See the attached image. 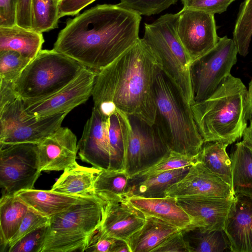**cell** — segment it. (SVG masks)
<instances>
[{"label": "cell", "mask_w": 252, "mask_h": 252, "mask_svg": "<svg viewBox=\"0 0 252 252\" xmlns=\"http://www.w3.org/2000/svg\"><path fill=\"white\" fill-rule=\"evenodd\" d=\"M141 20L118 4L97 5L67 21L53 49L97 72L137 41Z\"/></svg>", "instance_id": "obj_1"}, {"label": "cell", "mask_w": 252, "mask_h": 252, "mask_svg": "<svg viewBox=\"0 0 252 252\" xmlns=\"http://www.w3.org/2000/svg\"><path fill=\"white\" fill-rule=\"evenodd\" d=\"M163 69L158 56L139 38L108 66L97 72L92 96L94 106L107 118L116 110L155 123V84Z\"/></svg>", "instance_id": "obj_2"}, {"label": "cell", "mask_w": 252, "mask_h": 252, "mask_svg": "<svg viewBox=\"0 0 252 252\" xmlns=\"http://www.w3.org/2000/svg\"><path fill=\"white\" fill-rule=\"evenodd\" d=\"M248 90L241 80L230 74L206 99L190 105L204 142L231 144L247 127Z\"/></svg>", "instance_id": "obj_3"}, {"label": "cell", "mask_w": 252, "mask_h": 252, "mask_svg": "<svg viewBox=\"0 0 252 252\" xmlns=\"http://www.w3.org/2000/svg\"><path fill=\"white\" fill-rule=\"evenodd\" d=\"M155 123L170 151L195 157L204 141L190 105L176 86L162 71L156 80Z\"/></svg>", "instance_id": "obj_4"}, {"label": "cell", "mask_w": 252, "mask_h": 252, "mask_svg": "<svg viewBox=\"0 0 252 252\" xmlns=\"http://www.w3.org/2000/svg\"><path fill=\"white\" fill-rule=\"evenodd\" d=\"M107 204L94 193L51 217L41 252H85L102 224Z\"/></svg>", "instance_id": "obj_5"}, {"label": "cell", "mask_w": 252, "mask_h": 252, "mask_svg": "<svg viewBox=\"0 0 252 252\" xmlns=\"http://www.w3.org/2000/svg\"><path fill=\"white\" fill-rule=\"evenodd\" d=\"M85 67L54 50H41L13 84L16 95L24 101H36L58 92L75 79Z\"/></svg>", "instance_id": "obj_6"}, {"label": "cell", "mask_w": 252, "mask_h": 252, "mask_svg": "<svg viewBox=\"0 0 252 252\" xmlns=\"http://www.w3.org/2000/svg\"><path fill=\"white\" fill-rule=\"evenodd\" d=\"M67 114L33 117L26 113L23 100L17 97L0 108V145L38 144L61 126Z\"/></svg>", "instance_id": "obj_7"}, {"label": "cell", "mask_w": 252, "mask_h": 252, "mask_svg": "<svg viewBox=\"0 0 252 252\" xmlns=\"http://www.w3.org/2000/svg\"><path fill=\"white\" fill-rule=\"evenodd\" d=\"M170 151L155 124L151 126L137 117L128 116L123 170L130 179L154 164Z\"/></svg>", "instance_id": "obj_8"}, {"label": "cell", "mask_w": 252, "mask_h": 252, "mask_svg": "<svg viewBox=\"0 0 252 252\" xmlns=\"http://www.w3.org/2000/svg\"><path fill=\"white\" fill-rule=\"evenodd\" d=\"M238 53L233 39L225 35L220 37L214 48L192 63L194 103L209 97L230 74Z\"/></svg>", "instance_id": "obj_9"}, {"label": "cell", "mask_w": 252, "mask_h": 252, "mask_svg": "<svg viewBox=\"0 0 252 252\" xmlns=\"http://www.w3.org/2000/svg\"><path fill=\"white\" fill-rule=\"evenodd\" d=\"M37 144L0 145V185L3 194L33 189L41 172Z\"/></svg>", "instance_id": "obj_10"}, {"label": "cell", "mask_w": 252, "mask_h": 252, "mask_svg": "<svg viewBox=\"0 0 252 252\" xmlns=\"http://www.w3.org/2000/svg\"><path fill=\"white\" fill-rule=\"evenodd\" d=\"M96 73L84 67L75 79L55 94L36 101H23L25 111L36 118L68 113L92 95Z\"/></svg>", "instance_id": "obj_11"}, {"label": "cell", "mask_w": 252, "mask_h": 252, "mask_svg": "<svg viewBox=\"0 0 252 252\" xmlns=\"http://www.w3.org/2000/svg\"><path fill=\"white\" fill-rule=\"evenodd\" d=\"M177 32L191 63L214 48L220 38L214 15L184 7L179 12Z\"/></svg>", "instance_id": "obj_12"}, {"label": "cell", "mask_w": 252, "mask_h": 252, "mask_svg": "<svg viewBox=\"0 0 252 252\" xmlns=\"http://www.w3.org/2000/svg\"><path fill=\"white\" fill-rule=\"evenodd\" d=\"M78 155L84 162L100 170H113L115 154L108 133V117L93 107L78 143Z\"/></svg>", "instance_id": "obj_13"}, {"label": "cell", "mask_w": 252, "mask_h": 252, "mask_svg": "<svg viewBox=\"0 0 252 252\" xmlns=\"http://www.w3.org/2000/svg\"><path fill=\"white\" fill-rule=\"evenodd\" d=\"M166 196H199L233 199L231 186L202 163L192 165L187 174L165 191Z\"/></svg>", "instance_id": "obj_14"}, {"label": "cell", "mask_w": 252, "mask_h": 252, "mask_svg": "<svg viewBox=\"0 0 252 252\" xmlns=\"http://www.w3.org/2000/svg\"><path fill=\"white\" fill-rule=\"evenodd\" d=\"M107 202L100 229L105 235L127 242L143 225L146 216L127 197L114 194L100 196Z\"/></svg>", "instance_id": "obj_15"}, {"label": "cell", "mask_w": 252, "mask_h": 252, "mask_svg": "<svg viewBox=\"0 0 252 252\" xmlns=\"http://www.w3.org/2000/svg\"><path fill=\"white\" fill-rule=\"evenodd\" d=\"M176 202L189 215L190 224L187 228L204 230H223L233 199L199 196L177 197Z\"/></svg>", "instance_id": "obj_16"}, {"label": "cell", "mask_w": 252, "mask_h": 252, "mask_svg": "<svg viewBox=\"0 0 252 252\" xmlns=\"http://www.w3.org/2000/svg\"><path fill=\"white\" fill-rule=\"evenodd\" d=\"M42 171H63L76 162L77 137L68 127H60L37 144Z\"/></svg>", "instance_id": "obj_17"}, {"label": "cell", "mask_w": 252, "mask_h": 252, "mask_svg": "<svg viewBox=\"0 0 252 252\" xmlns=\"http://www.w3.org/2000/svg\"><path fill=\"white\" fill-rule=\"evenodd\" d=\"M232 252H252V197L234 196L223 229Z\"/></svg>", "instance_id": "obj_18"}, {"label": "cell", "mask_w": 252, "mask_h": 252, "mask_svg": "<svg viewBox=\"0 0 252 252\" xmlns=\"http://www.w3.org/2000/svg\"><path fill=\"white\" fill-rule=\"evenodd\" d=\"M129 202L146 216L158 218L183 230L191 223L189 215L176 202L174 197L144 198L131 196Z\"/></svg>", "instance_id": "obj_19"}, {"label": "cell", "mask_w": 252, "mask_h": 252, "mask_svg": "<svg viewBox=\"0 0 252 252\" xmlns=\"http://www.w3.org/2000/svg\"><path fill=\"white\" fill-rule=\"evenodd\" d=\"M15 195L30 209L49 218L67 210L89 196L68 195L51 190L34 189L21 190Z\"/></svg>", "instance_id": "obj_20"}, {"label": "cell", "mask_w": 252, "mask_h": 252, "mask_svg": "<svg viewBox=\"0 0 252 252\" xmlns=\"http://www.w3.org/2000/svg\"><path fill=\"white\" fill-rule=\"evenodd\" d=\"M44 42L42 33L17 24L0 26V52L14 51L32 60L42 50Z\"/></svg>", "instance_id": "obj_21"}, {"label": "cell", "mask_w": 252, "mask_h": 252, "mask_svg": "<svg viewBox=\"0 0 252 252\" xmlns=\"http://www.w3.org/2000/svg\"><path fill=\"white\" fill-rule=\"evenodd\" d=\"M158 218L146 216L143 225L128 239L130 252H153L168 237L180 230Z\"/></svg>", "instance_id": "obj_22"}, {"label": "cell", "mask_w": 252, "mask_h": 252, "mask_svg": "<svg viewBox=\"0 0 252 252\" xmlns=\"http://www.w3.org/2000/svg\"><path fill=\"white\" fill-rule=\"evenodd\" d=\"M100 169L81 166L76 162L63 170L50 189L73 196H87L94 193V184Z\"/></svg>", "instance_id": "obj_23"}, {"label": "cell", "mask_w": 252, "mask_h": 252, "mask_svg": "<svg viewBox=\"0 0 252 252\" xmlns=\"http://www.w3.org/2000/svg\"><path fill=\"white\" fill-rule=\"evenodd\" d=\"M230 158L231 187L234 196L252 197V146L243 140L237 143Z\"/></svg>", "instance_id": "obj_24"}, {"label": "cell", "mask_w": 252, "mask_h": 252, "mask_svg": "<svg viewBox=\"0 0 252 252\" xmlns=\"http://www.w3.org/2000/svg\"><path fill=\"white\" fill-rule=\"evenodd\" d=\"M191 166L166 171L130 183L125 196L127 198L131 196L165 197L166 190L181 180L187 174Z\"/></svg>", "instance_id": "obj_25"}, {"label": "cell", "mask_w": 252, "mask_h": 252, "mask_svg": "<svg viewBox=\"0 0 252 252\" xmlns=\"http://www.w3.org/2000/svg\"><path fill=\"white\" fill-rule=\"evenodd\" d=\"M29 209L16 195H2L0 200V252L6 251Z\"/></svg>", "instance_id": "obj_26"}, {"label": "cell", "mask_w": 252, "mask_h": 252, "mask_svg": "<svg viewBox=\"0 0 252 252\" xmlns=\"http://www.w3.org/2000/svg\"><path fill=\"white\" fill-rule=\"evenodd\" d=\"M228 145L220 142H204L196 160L231 185V160L226 152Z\"/></svg>", "instance_id": "obj_27"}, {"label": "cell", "mask_w": 252, "mask_h": 252, "mask_svg": "<svg viewBox=\"0 0 252 252\" xmlns=\"http://www.w3.org/2000/svg\"><path fill=\"white\" fill-rule=\"evenodd\" d=\"M182 231L190 252H231L230 242L224 230L186 228Z\"/></svg>", "instance_id": "obj_28"}, {"label": "cell", "mask_w": 252, "mask_h": 252, "mask_svg": "<svg viewBox=\"0 0 252 252\" xmlns=\"http://www.w3.org/2000/svg\"><path fill=\"white\" fill-rule=\"evenodd\" d=\"M59 0H31V29L40 32L58 27Z\"/></svg>", "instance_id": "obj_29"}, {"label": "cell", "mask_w": 252, "mask_h": 252, "mask_svg": "<svg viewBox=\"0 0 252 252\" xmlns=\"http://www.w3.org/2000/svg\"><path fill=\"white\" fill-rule=\"evenodd\" d=\"M252 37V0H244L241 3L233 32V39L238 54L245 57Z\"/></svg>", "instance_id": "obj_30"}, {"label": "cell", "mask_w": 252, "mask_h": 252, "mask_svg": "<svg viewBox=\"0 0 252 252\" xmlns=\"http://www.w3.org/2000/svg\"><path fill=\"white\" fill-rule=\"evenodd\" d=\"M130 178L123 170H101L94 184V192L102 196L114 194L125 196Z\"/></svg>", "instance_id": "obj_31"}, {"label": "cell", "mask_w": 252, "mask_h": 252, "mask_svg": "<svg viewBox=\"0 0 252 252\" xmlns=\"http://www.w3.org/2000/svg\"><path fill=\"white\" fill-rule=\"evenodd\" d=\"M196 156L189 157L170 151L154 164L133 176L129 184L166 171L191 166L197 162Z\"/></svg>", "instance_id": "obj_32"}, {"label": "cell", "mask_w": 252, "mask_h": 252, "mask_svg": "<svg viewBox=\"0 0 252 252\" xmlns=\"http://www.w3.org/2000/svg\"><path fill=\"white\" fill-rule=\"evenodd\" d=\"M31 61L16 51L0 52V82L14 84Z\"/></svg>", "instance_id": "obj_33"}, {"label": "cell", "mask_w": 252, "mask_h": 252, "mask_svg": "<svg viewBox=\"0 0 252 252\" xmlns=\"http://www.w3.org/2000/svg\"><path fill=\"white\" fill-rule=\"evenodd\" d=\"M178 0H120V6L140 15L150 16L160 13Z\"/></svg>", "instance_id": "obj_34"}, {"label": "cell", "mask_w": 252, "mask_h": 252, "mask_svg": "<svg viewBox=\"0 0 252 252\" xmlns=\"http://www.w3.org/2000/svg\"><path fill=\"white\" fill-rule=\"evenodd\" d=\"M49 224L40 227L24 236L8 252H41L48 231Z\"/></svg>", "instance_id": "obj_35"}, {"label": "cell", "mask_w": 252, "mask_h": 252, "mask_svg": "<svg viewBox=\"0 0 252 252\" xmlns=\"http://www.w3.org/2000/svg\"><path fill=\"white\" fill-rule=\"evenodd\" d=\"M49 221L50 218L42 216L29 209L23 219L18 230L9 242L6 252L27 234L49 224Z\"/></svg>", "instance_id": "obj_36"}, {"label": "cell", "mask_w": 252, "mask_h": 252, "mask_svg": "<svg viewBox=\"0 0 252 252\" xmlns=\"http://www.w3.org/2000/svg\"><path fill=\"white\" fill-rule=\"evenodd\" d=\"M236 0H181L183 7L214 15L225 12Z\"/></svg>", "instance_id": "obj_37"}, {"label": "cell", "mask_w": 252, "mask_h": 252, "mask_svg": "<svg viewBox=\"0 0 252 252\" xmlns=\"http://www.w3.org/2000/svg\"><path fill=\"white\" fill-rule=\"evenodd\" d=\"M190 252L189 246L184 238L181 229L168 237L153 252Z\"/></svg>", "instance_id": "obj_38"}, {"label": "cell", "mask_w": 252, "mask_h": 252, "mask_svg": "<svg viewBox=\"0 0 252 252\" xmlns=\"http://www.w3.org/2000/svg\"><path fill=\"white\" fill-rule=\"evenodd\" d=\"M100 227L91 239L85 252H111L116 239L104 234Z\"/></svg>", "instance_id": "obj_39"}, {"label": "cell", "mask_w": 252, "mask_h": 252, "mask_svg": "<svg viewBox=\"0 0 252 252\" xmlns=\"http://www.w3.org/2000/svg\"><path fill=\"white\" fill-rule=\"evenodd\" d=\"M96 0H61L59 2L60 18L78 14L84 8Z\"/></svg>", "instance_id": "obj_40"}, {"label": "cell", "mask_w": 252, "mask_h": 252, "mask_svg": "<svg viewBox=\"0 0 252 252\" xmlns=\"http://www.w3.org/2000/svg\"><path fill=\"white\" fill-rule=\"evenodd\" d=\"M16 24L32 30L31 0H17Z\"/></svg>", "instance_id": "obj_41"}, {"label": "cell", "mask_w": 252, "mask_h": 252, "mask_svg": "<svg viewBox=\"0 0 252 252\" xmlns=\"http://www.w3.org/2000/svg\"><path fill=\"white\" fill-rule=\"evenodd\" d=\"M130 252L128 245L124 240L116 239L111 252Z\"/></svg>", "instance_id": "obj_42"}, {"label": "cell", "mask_w": 252, "mask_h": 252, "mask_svg": "<svg viewBox=\"0 0 252 252\" xmlns=\"http://www.w3.org/2000/svg\"><path fill=\"white\" fill-rule=\"evenodd\" d=\"M247 118L252 123V79L249 83L247 94Z\"/></svg>", "instance_id": "obj_43"}, {"label": "cell", "mask_w": 252, "mask_h": 252, "mask_svg": "<svg viewBox=\"0 0 252 252\" xmlns=\"http://www.w3.org/2000/svg\"><path fill=\"white\" fill-rule=\"evenodd\" d=\"M243 141L252 146V123H250L243 134Z\"/></svg>", "instance_id": "obj_44"}, {"label": "cell", "mask_w": 252, "mask_h": 252, "mask_svg": "<svg viewBox=\"0 0 252 252\" xmlns=\"http://www.w3.org/2000/svg\"><path fill=\"white\" fill-rule=\"evenodd\" d=\"M60 1L61 0H59Z\"/></svg>", "instance_id": "obj_45"}]
</instances>
